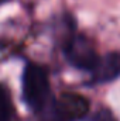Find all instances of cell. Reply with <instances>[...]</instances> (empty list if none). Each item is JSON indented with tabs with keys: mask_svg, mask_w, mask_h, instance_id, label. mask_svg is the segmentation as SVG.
Returning a JSON list of instances; mask_svg holds the SVG:
<instances>
[{
	"mask_svg": "<svg viewBox=\"0 0 120 121\" xmlns=\"http://www.w3.org/2000/svg\"><path fill=\"white\" fill-rule=\"evenodd\" d=\"M23 94L27 104L41 111L47 107L50 82L45 69L35 63H27L23 73Z\"/></svg>",
	"mask_w": 120,
	"mask_h": 121,
	"instance_id": "1",
	"label": "cell"
},
{
	"mask_svg": "<svg viewBox=\"0 0 120 121\" xmlns=\"http://www.w3.org/2000/svg\"><path fill=\"white\" fill-rule=\"evenodd\" d=\"M48 121H78L89 111V101L78 93H62L51 104Z\"/></svg>",
	"mask_w": 120,
	"mask_h": 121,
	"instance_id": "2",
	"label": "cell"
},
{
	"mask_svg": "<svg viewBox=\"0 0 120 121\" xmlns=\"http://www.w3.org/2000/svg\"><path fill=\"white\" fill-rule=\"evenodd\" d=\"M65 54L75 68L90 70L99 60V55L83 38H72L65 44Z\"/></svg>",
	"mask_w": 120,
	"mask_h": 121,
	"instance_id": "3",
	"label": "cell"
},
{
	"mask_svg": "<svg viewBox=\"0 0 120 121\" xmlns=\"http://www.w3.org/2000/svg\"><path fill=\"white\" fill-rule=\"evenodd\" d=\"M120 75V54H109L105 58H99L92 69L93 82L105 83L116 79Z\"/></svg>",
	"mask_w": 120,
	"mask_h": 121,
	"instance_id": "4",
	"label": "cell"
},
{
	"mask_svg": "<svg viewBox=\"0 0 120 121\" xmlns=\"http://www.w3.org/2000/svg\"><path fill=\"white\" fill-rule=\"evenodd\" d=\"M11 116V103L6 90L0 86V121H9Z\"/></svg>",
	"mask_w": 120,
	"mask_h": 121,
	"instance_id": "5",
	"label": "cell"
},
{
	"mask_svg": "<svg viewBox=\"0 0 120 121\" xmlns=\"http://www.w3.org/2000/svg\"><path fill=\"white\" fill-rule=\"evenodd\" d=\"M106 121H113V120H109V118H107V120H106Z\"/></svg>",
	"mask_w": 120,
	"mask_h": 121,
	"instance_id": "6",
	"label": "cell"
}]
</instances>
